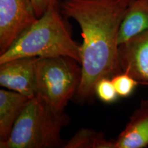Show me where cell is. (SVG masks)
Instances as JSON below:
<instances>
[{"instance_id": "3957f363", "label": "cell", "mask_w": 148, "mask_h": 148, "mask_svg": "<svg viewBox=\"0 0 148 148\" xmlns=\"http://www.w3.org/2000/svg\"><path fill=\"white\" fill-rule=\"evenodd\" d=\"M69 123V116L56 112L36 95L27 102L9 138L0 142V148L63 147L66 141L61 130Z\"/></svg>"}, {"instance_id": "9c48e42d", "label": "cell", "mask_w": 148, "mask_h": 148, "mask_svg": "<svg viewBox=\"0 0 148 148\" xmlns=\"http://www.w3.org/2000/svg\"><path fill=\"white\" fill-rule=\"evenodd\" d=\"M29 99L13 90H0V142L5 141L9 138Z\"/></svg>"}, {"instance_id": "5bb4252c", "label": "cell", "mask_w": 148, "mask_h": 148, "mask_svg": "<svg viewBox=\"0 0 148 148\" xmlns=\"http://www.w3.org/2000/svg\"><path fill=\"white\" fill-rule=\"evenodd\" d=\"M34 6L36 16L38 17L41 16L42 14L47 10L49 5L52 3L58 1V0H31Z\"/></svg>"}, {"instance_id": "8fae6325", "label": "cell", "mask_w": 148, "mask_h": 148, "mask_svg": "<svg viewBox=\"0 0 148 148\" xmlns=\"http://www.w3.org/2000/svg\"><path fill=\"white\" fill-rule=\"evenodd\" d=\"M63 148H114V139H107L101 132L92 129H79Z\"/></svg>"}, {"instance_id": "7c38bea8", "label": "cell", "mask_w": 148, "mask_h": 148, "mask_svg": "<svg viewBox=\"0 0 148 148\" xmlns=\"http://www.w3.org/2000/svg\"><path fill=\"white\" fill-rule=\"evenodd\" d=\"M118 95L127 97L132 93L139 82L125 72H121L111 78Z\"/></svg>"}, {"instance_id": "8992f818", "label": "cell", "mask_w": 148, "mask_h": 148, "mask_svg": "<svg viewBox=\"0 0 148 148\" xmlns=\"http://www.w3.org/2000/svg\"><path fill=\"white\" fill-rule=\"evenodd\" d=\"M38 58H15L0 64V85L28 98L37 94L36 64Z\"/></svg>"}, {"instance_id": "30bf717a", "label": "cell", "mask_w": 148, "mask_h": 148, "mask_svg": "<svg viewBox=\"0 0 148 148\" xmlns=\"http://www.w3.org/2000/svg\"><path fill=\"white\" fill-rule=\"evenodd\" d=\"M148 30V0H132L120 25L119 45Z\"/></svg>"}, {"instance_id": "6da1fadb", "label": "cell", "mask_w": 148, "mask_h": 148, "mask_svg": "<svg viewBox=\"0 0 148 148\" xmlns=\"http://www.w3.org/2000/svg\"><path fill=\"white\" fill-rule=\"evenodd\" d=\"M132 0H64L60 11L73 18L82 30L81 80L75 98L90 101L97 83L121 73L118 36L120 25Z\"/></svg>"}, {"instance_id": "ba28073f", "label": "cell", "mask_w": 148, "mask_h": 148, "mask_svg": "<svg viewBox=\"0 0 148 148\" xmlns=\"http://www.w3.org/2000/svg\"><path fill=\"white\" fill-rule=\"evenodd\" d=\"M148 147V99L140 101L116 139L114 148Z\"/></svg>"}, {"instance_id": "277c9868", "label": "cell", "mask_w": 148, "mask_h": 148, "mask_svg": "<svg viewBox=\"0 0 148 148\" xmlns=\"http://www.w3.org/2000/svg\"><path fill=\"white\" fill-rule=\"evenodd\" d=\"M66 56L38 58L36 64V95L60 113L76 95L81 80V65Z\"/></svg>"}, {"instance_id": "52a82bcc", "label": "cell", "mask_w": 148, "mask_h": 148, "mask_svg": "<svg viewBox=\"0 0 148 148\" xmlns=\"http://www.w3.org/2000/svg\"><path fill=\"white\" fill-rule=\"evenodd\" d=\"M119 60L122 72L148 84V30L119 45Z\"/></svg>"}, {"instance_id": "5b68a950", "label": "cell", "mask_w": 148, "mask_h": 148, "mask_svg": "<svg viewBox=\"0 0 148 148\" xmlns=\"http://www.w3.org/2000/svg\"><path fill=\"white\" fill-rule=\"evenodd\" d=\"M37 18L31 0H0V54Z\"/></svg>"}, {"instance_id": "7a4b0ae2", "label": "cell", "mask_w": 148, "mask_h": 148, "mask_svg": "<svg viewBox=\"0 0 148 148\" xmlns=\"http://www.w3.org/2000/svg\"><path fill=\"white\" fill-rule=\"evenodd\" d=\"M66 56L81 64V48L72 39L59 10L51 3L42 15L0 54V64L18 58Z\"/></svg>"}, {"instance_id": "4fadbf2b", "label": "cell", "mask_w": 148, "mask_h": 148, "mask_svg": "<svg viewBox=\"0 0 148 148\" xmlns=\"http://www.w3.org/2000/svg\"><path fill=\"white\" fill-rule=\"evenodd\" d=\"M95 94L101 101L110 103L116 100L118 95L112 79L107 77L101 79L96 84Z\"/></svg>"}]
</instances>
